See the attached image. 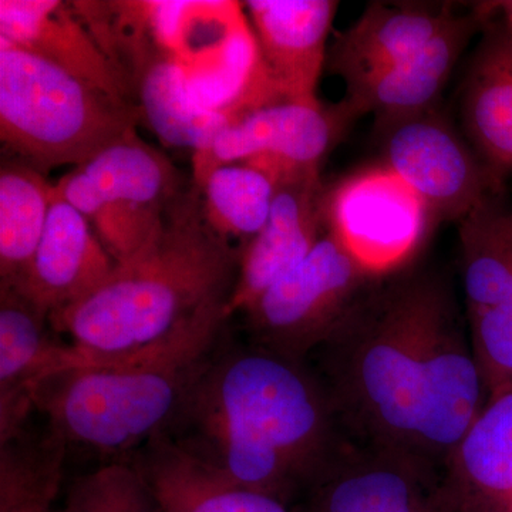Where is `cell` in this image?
<instances>
[{
    "mask_svg": "<svg viewBox=\"0 0 512 512\" xmlns=\"http://www.w3.org/2000/svg\"><path fill=\"white\" fill-rule=\"evenodd\" d=\"M66 451L49 427L0 444V512H56Z\"/></svg>",
    "mask_w": 512,
    "mask_h": 512,
    "instance_id": "obj_25",
    "label": "cell"
},
{
    "mask_svg": "<svg viewBox=\"0 0 512 512\" xmlns=\"http://www.w3.org/2000/svg\"><path fill=\"white\" fill-rule=\"evenodd\" d=\"M457 227L468 330L490 394L512 386V204L491 195Z\"/></svg>",
    "mask_w": 512,
    "mask_h": 512,
    "instance_id": "obj_9",
    "label": "cell"
},
{
    "mask_svg": "<svg viewBox=\"0 0 512 512\" xmlns=\"http://www.w3.org/2000/svg\"><path fill=\"white\" fill-rule=\"evenodd\" d=\"M116 261L82 212L57 195L26 278L16 291L28 296L49 318L99 288Z\"/></svg>",
    "mask_w": 512,
    "mask_h": 512,
    "instance_id": "obj_19",
    "label": "cell"
},
{
    "mask_svg": "<svg viewBox=\"0 0 512 512\" xmlns=\"http://www.w3.org/2000/svg\"><path fill=\"white\" fill-rule=\"evenodd\" d=\"M308 365L350 443L439 471L488 399L453 284L414 264L376 276Z\"/></svg>",
    "mask_w": 512,
    "mask_h": 512,
    "instance_id": "obj_1",
    "label": "cell"
},
{
    "mask_svg": "<svg viewBox=\"0 0 512 512\" xmlns=\"http://www.w3.org/2000/svg\"><path fill=\"white\" fill-rule=\"evenodd\" d=\"M131 463L164 512H299L237 483L167 436L150 441Z\"/></svg>",
    "mask_w": 512,
    "mask_h": 512,
    "instance_id": "obj_23",
    "label": "cell"
},
{
    "mask_svg": "<svg viewBox=\"0 0 512 512\" xmlns=\"http://www.w3.org/2000/svg\"><path fill=\"white\" fill-rule=\"evenodd\" d=\"M494 15V2L474 3L467 13H458L440 35L412 57L369 82L346 90L342 100L346 109L355 120L372 113L375 131L437 109L464 50Z\"/></svg>",
    "mask_w": 512,
    "mask_h": 512,
    "instance_id": "obj_16",
    "label": "cell"
},
{
    "mask_svg": "<svg viewBox=\"0 0 512 512\" xmlns=\"http://www.w3.org/2000/svg\"><path fill=\"white\" fill-rule=\"evenodd\" d=\"M498 19L503 23L504 28L512 35V0H504V2H497Z\"/></svg>",
    "mask_w": 512,
    "mask_h": 512,
    "instance_id": "obj_28",
    "label": "cell"
},
{
    "mask_svg": "<svg viewBox=\"0 0 512 512\" xmlns=\"http://www.w3.org/2000/svg\"><path fill=\"white\" fill-rule=\"evenodd\" d=\"M241 247L208 225L192 185L165 214L156 241L82 301L50 318L53 329L92 359L130 355L156 345L210 302L228 299Z\"/></svg>",
    "mask_w": 512,
    "mask_h": 512,
    "instance_id": "obj_3",
    "label": "cell"
},
{
    "mask_svg": "<svg viewBox=\"0 0 512 512\" xmlns=\"http://www.w3.org/2000/svg\"><path fill=\"white\" fill-rule=\"evenodd\" d=\"M355 120L343 101L336 106L279 101L251 111L221 131L210 146L192 156L198 191L212 171L249 163L272 175L319 168Z\"/></svg>",
    "mask_w": 512,
    "mask_h": 512,
    "instance_id": "obj_11",
    "label": "cell"
},
{
    "mask_svg": "<svg viewBox=\"0 0 512 512\" xmlns=\"http://www.w3.org/2000/svg\"><path fill=\"white\" fill-rule=\"evenodd\" d=\"M227 303H208L156 345L56 373L37 389L36 410L67 447L104 456L141 450L183 412L220 346Z\"/></svg>",
    "mask_w": 512,
    "mask_h": 512,
    "instance_id": "obj_4",
    "label": "cell"
},
{
    "mask_svg": "<svg viewBox=\"0 0 512 512\" xmlns=\"http://www.w3.org/2000/svg\"><path fill=\"white\" fill-rule=\"evenodd\" d=\"M497 13L468 59L460 103L468 143L505 190L512 175V35Z\"/></svg>",
    "mask_w": 512,
    "mask_h": 512,
    "instance_id": "obj_20",
    "label": "cell"
},
{
    "mask_svg": "<svg viewBox=\"0 0 512 512\" xmlns=\"http://www.w3.org/2000/svg\"><path fill=\"white\" fill-rule=\"evenodd\" d=\"M266 72L293 103L316 104L328 57L335 0H249L244 3Z\"/></svg>",
    "mask_w": 512,
    "mask_h": 512,
    "instance_id": "obj_17",
    "label": "cell"
},
{
    "mask_svg": "<svg viewBox=\"0 0 512 512\" xmlns=\"http://www.w3.org/2000/svg\"><path fill=\"white\" fill-rule=\"evenodd\" d=\"M141 111L0 37V138L42 173L79 167L136 131Z\"/></svg>",
    "mask_w": 512,
    "mask_h": 512,
    "instance_id": "obj_5",
    "label": "cell"
},
{
    "mask_svg": "<svg viewBox=\"0 0 512 512\" xmlns=\"http://www.w3.org/2000/svg\"><path fill=\"white\" fill-rule=\"evenodd\" d=\"M117 63L143 123L167 146L198 153L234 123L224 111L198 103L184 67L154 43L144 26L137 23L121 33Z\"/></svg>",
    "mask_w": 512,
    "mask_h": 512,
    "instance_id": "obj_14",
    "label": "cell"
},
{
    "mask_svg": "<svg viewBox=\"0 0 512 512\" xmlns=\"http://www.w3.org/2000/svg\"><path fill=\"white\" fill-rule=\"evenodd\" d=\"M457 15L446 5L369 3L330 43L326 69L355 89L419 52Z\"/></svg>",
    "mask_w": 512,
    "mask_h": 512,
    "instance_id": "obj_18",
    "label": "cell"
},
{
    "mask_svg": "<svg viewBox=\"0 0 512 512\" xmlns=\"http://www.w3.org/2000/svg\"><path fill=\"white\" fill-rule=\"evenodd\" d=\"M59 335L28 296L0 286V444L26 430L40 384L89 359Z\"/></svg>",
    "mask_w": 512,
    "mask_h": 512,
    "instance_id": "obj_15",
    "label": "cell"
},
{
    "mask_svg": "<svg viewBox=\"0 0 512 512\" xmlns=\"http://www.w3.org/2000/svg\"><path fill=\"white\" fill-rule=\"evenodd\" d=\"M56 512H164L133 463L117 461L77 478Z\"/></svg>",
    "mask_w": 512,
    "mask_h": 512,
    "instance_id": "obj_27",
    "label": "cell"
},
{
    "mask_svg": "<svg viewBox=\"0 0 512 512\" xmlns=\"http://www.w3.org/2000/svg\"><path fill=\"white\" fill-rule=\"evenodd\" d=\"M440 491L454 512H512V386L488 394L441 471Z\"/></svg>",
    "mask_w": 512,
    "mask_h": 512,
    "instance_id": "obj_21",
    "label": "cell"
},
{
    "mask_svg": "<svg viewBox=\"0 0 512 512\" xmlns=\"http://www.w3.org/2000/svg\"><path fill=\"white\" fill-rule=\"evenodd\" d=\"M55 190L87 218L116 264L156 241L183 192L174 164L137 131L64 174Z\"/></svg>",
    "mask_w": 512,
    "mask_h": 512,
    "instance_id": "obj_6",
    "label": "cell"
},
{
    "mask_svg": "<svg viewBox=\"0 0 512 512\" xmlns=\"http://www.w3.org/2000/svg\"><path fill=\"white\" fill-rule=\"evenodd\" d=\"M441 471L407 454L349 443L295 505L299 512H454Z\"/></svg>",
    "mask_w": 512,
    "mask_h": 512,
    "instance_id": "obj_12",
    "label": "cell"
},
{
    "mask_svg": "<svg viewBox=\"0 0 512 512\" xmlns=\"http://www.w3.org/2000/svg\"><path fill=\"white\" fill-rule=\"evenodd\" d=\"M436 224L419 195L382 163L326 188V231L373 276L414 264Z\"/></svg>",
    "mask_w": 512,
    "mask_h": 512,
    "instance_id": "obj_8",
    "label": "cell"
},
{
    "mask_svg": "<svg viewBox=\"0 0 512 512\" xmlns=\"http://www.w3.org/2000/svg\"><path fill=\"white\" fill-rule=\"evenodd\" d=\"M55 184L19 158L0 168V286L18 288L46 228Z\"/></svg>",
    "mask_w": 512,
    "mask_h": 512,
    "instance_id": "obj_24",
    "label": "cell"
},
{
    "mask_svg": "<svg viewBox=\"0 0 512 512\" xmlns=\"http://www.w3.org/2000/svg\"><path fill=\"white\" fill-rule=\"evenodd\" d=\"M0 37L94 84L114 99L134 104L119 72L74 12L72 2L0 0Z\"/></svg>",
    "mask_w": 512,
    "mask_h": 512,
    "instance_id": "obj_22",
    "label": "cell"
},
{
    "mask_svg": "<svg viewBox=\"0 0 512 512\" xmlns=\"http://www.w3.org/2000/svg\"><path fill=\"white\" fill-rule=\"evenodd\" d=\"M275 195L264 228L241 247L227 315H241L276 282L302 264L326 232L319 168L271 175Z\"/></svg>",
    "mask_w": 512,
    "mask_h": 512,
    "instance_id": "obj_13",
    "label": "cell"
},
{
    "mask_svg": "<svg viewBox=\"0 0 512 512\" xmlns=\"http://www.w3.org/2000/svg\"><path fill=\"white\" fill-rule=\"evenodd\" d=\"M200 192L208 225L222 238L241 239L245 245L268 220L275 181L261 168L242 161L212 171Z\"/></svg>",
    "mask_w": 512,
    "mask_h": 512,
    "instance_id": "obj_26",
    "label": "cell"
},
{
    "mask_svg": "<svg viewBox=\"0 0 512 512\" xmlns=\"http://www.w3.org/2000/svg\"><path fill=\"white\" fill-rule=\"evenodd\" d=\"M382 164L439 222H458L485 198L504 194L467 140L434 109L376 131Z\"/></svg>",
    "mask_w": 512,
    "mask_h": 512,
    "instance_id": "obj_10",
    "label": "cell"
},
{
    "mask_svg": "<svg viewBox=\"0 0 512 512\" xmlns=\"http://www.w3.org/2000/svg\"><path fill=\"white\" fill-rule=\"evenodd\" d=\"M375 278L326 231L301 265L241 313L248 343L308 363Z\"/></svg>",
    "mask_w": 512,
    "mask_h": 512,
    "instance_id": "obj_7",
    "label": "cell"
},
{
    "mask_svg": "<svg viewBox=\"0 0 512 512\" xmlns=\"http://www.w3.org/2000/svg\"><path fill=\"white\" fill-rule=\"evenodd\" d=\"M164 436L293 507L349 443L308 363L222 340Z\"/></svg>",
    "mask_w": 512,
    "mask_h": 512,
    "instance_id": "obj_2",
    "label": "cell"
}]
</instances>
